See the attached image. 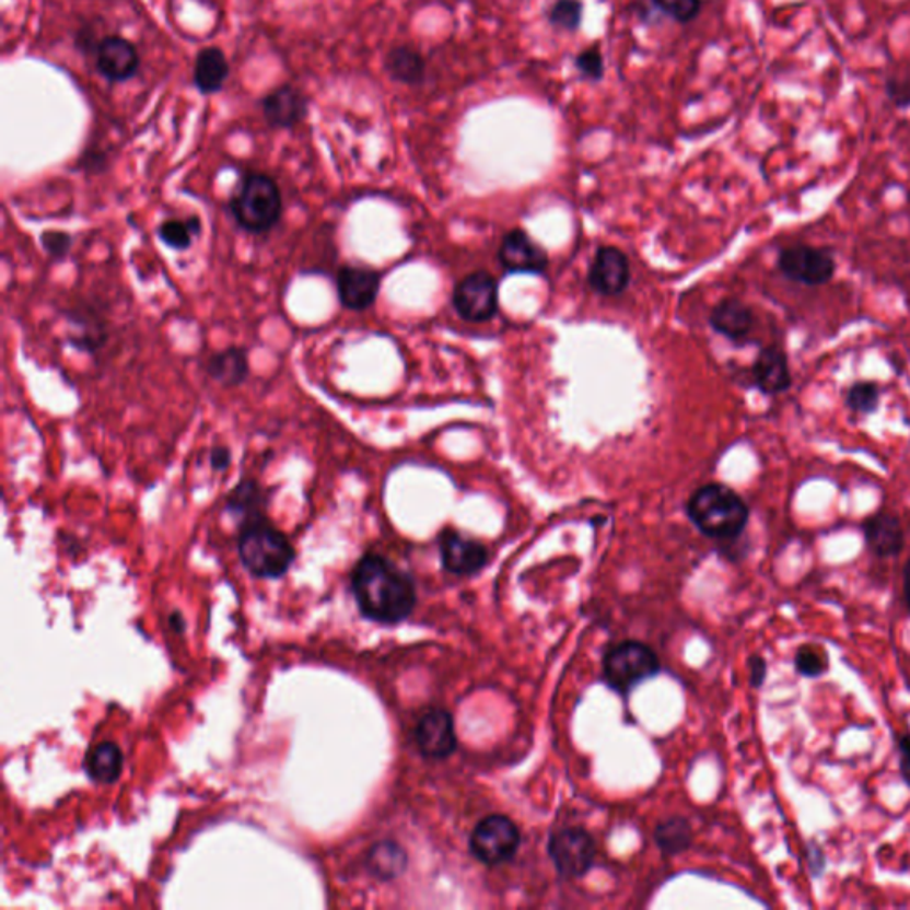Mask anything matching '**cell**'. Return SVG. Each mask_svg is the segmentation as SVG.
Segmentation results:
<instances>
[{
  "label": "cell",
  "instance_id": "obj_17",
  "mask_svg": "<svg viewBox=\"0 0 910 910\" xmlns=\"http://www.w3.org/2000/svg\"><path fill=\"white\" fill-rule=\"evenodd\" d=\"M261 109L270 127L290 128L295 127L306 116L308 102L298 88L283 84L270 91L261 102Z\"/></svg>",
  "mask_w": 910,
  "mask_h": 910
},
{
  "label": "cell",
  "instance_id": "obj_23",
  "mask_svg": "<svg viewBox=\"0 0 910 910\" xmlns=\"http://www.w3.org/2000/svg\"><path fill=\"white\" fill-rule=\"evenodd\" d=\"M266 502V493L260 483L255 479H244L232 489V493L228 497L226 509L232 512L233 516L242 517L244 522H247L253 517L264 516Z\"/></svg>",
  "mask_w": 910,
  "mask_h": 910
},
{
  "label": "cell",
  "instance_id": "obj_27",
  "mask_svg": "<svg viewBox=\"0 0 910 910\" xmlns=\"http://www.w3.org/2000/svg\"><path fill=\"white\" fill-rule=\"evenodd\" d=\"M882 389L875 381H858L850 386L844 404L855 415H872L880 406Z\"/></svg>",
  "mask_w": 910,
  "mask_h": 910
},
{
  "label": "cell",
  "instance_id": "obj_35",
  "mask_svg": "<svg viewBox=\"0 0 910 910\" xmlns=\"http://www.w3.org/2000/svg\"><path fill=\"white\" fill-rule=\"evenodd\" d=\"M233 454L228 446H215L209 455L210 468L213 471H226L232 466Z\"/></svg>",
  "mask_w": 910,
  "mask_h": 910
},
{
  "label": "cell",
  "instance_id": "obj_18",
  "mask_svg": "<svg viewBox=\"0 0 910 910\" xmlns=\"http://www.w3.org/2000/svg\"><path fill=\"white\" fill-rule=\"evenodd\" d=\"M863 532L870 551L884 559L900 553L906 545V534L900 520L891 512H877L867 517Z\"/></svg>",
  "mask_w": 910,
  "mask_h": 910
},
{
  "label": "cell",
  "instance_id": "obj_12",
  "mask_svg": "<svg viewBox=\"0 0 910 910\" xmlns=\"http://www.w3.org/2000/svg\"><path fill=\"white\" fill-rule=\"evenodd\" d=\"M96 70L110 82L132 79L139 70L138 48L121 36H107L96 47Z\"/></svg>",
  "mask_w": 910,
  "mask_h": 910
},
{
  "label": "cell",
  "instance_id": "obj_15",
  "mask_svg": "<svg viewBox=\"0 0 910 910\" xmlns=\"http://www.w3.org/2000/svg\"><path fill=\"white\" fill-rule=\"evenodd\" d=\"M630 281V266L616 247H602L594 258L588 283L603 295L621 294Z\"/></svg>",
  "mask_w": 910,
  "mask_h": 910
},
{
  "label": "cell",
  "instance_id": "obj_28",
  "mask_svg": "<svg viewBox=\"0 0 910 910\" xmlns=\"http://www.w3.org/2000/svg\"><path fill=\"white\" fill-rule=\"evenodd\" d=\"M690 838H692L690 825L681 818L664 821L656 829V843H658L660 849L667 853L681 852V850L687 849L690 844Z\"/></svg>",
  "mask_w": 910,
  "mask_h": 910
},
{
  "label": "cell",
  "instance_id": "obj_26",
  "mask_svg": "<svg viewBox=\"0 0 910 910\" xmlns=\"http://www.w3.org/2000/svg\"><path fill=\"white\" fill-rule=\"evenodd\" d=\"M199 233L201 221L196 215L189 219H166L156 228V237L175 252H187Z\"/></svg>",
  "mask_w": 910,
  "mask_h": 910
},
{
  "label": "cell",
  "instance_id": "obj_9",
  "mask_svg": "<svg viewBox=\"0 0 910 910\" xmlns=\"http://www.w3.org/2000/svg\"><path fill=\"white\" fill-rule=\"evenodd\" d=\"M550 858L560 875L580 877L594 861L596 847L591 836L582 829H564L550 841Z\"/></svg>",
  "mask_w": 910,
  "mask_h": 910
},
{
  "label": "cell",
  "instance_id": "obj_24",
  "mask_svg": "<svg viewBox=\"0 0 910 910\" xmlns=\"http://www.w3.org/2000/svg\"><path fill=\"white\" fill-rule=\"evenodd\" d=\"M384 68L394 81L402 84H418L425 73V61L423 57L409 47H397L389 50L384 59Z\"/></svg>",
  "mask_w": 910,
  "mask_h": 910
},
{
  "label": "cell",
  "instance_id": "obj_4",
  "mask_svg": "<svg viewBox=\"0 0 910 910\" xmlns=\"http://www.w3.org/2000/svg\"><path fill=\"white\" fill-rule=\"evenodd\" d=\"M228 209L244 232L255 235L269 232L283 213L280 187L264 173H249L233 190Z\"/></svg>",
  "mask_w": 910,
  "mask_h": 910
},
{
  "label": "cell",
  "instance_id": "obj_10",
  "mask_svg": "<svg viewBox=\"0 0 910 910\" xmlns=\"http://www.w3.org/2000/svg\"><path fill=\"white\" fill-rule=\"evenodd\" d=\"M381 289L377 270L361 266H343L337 272V295L341 306L363 312L375 303Z\"/></svg>",
  "mask_w": 910,
  "mask_h": 910
},
{
  "label": "cell",
  "instance_id": "obj_16",
  "mask_svg": "<svg viewBox=\"0 0 910 910\" xmlns=\"http://www.w3.org/2000/svg\"><path fill=\"white\" fill-rule=\"evenodd\" d=\"M500 261L511 272H542L548 255L523 230H512L503 238Z\"/></svg>",
  "mask_w": 910,
  "mask_h": 910
},
{
  "label": "cell",
  "instance_id": "obj_7",
  "mask_svg": "<svg viewBox=\"0 0 910 910\" xmlns=\"http://www.w3.org/2000/svg\"><path fill=\"white\" fill-rule=\"evenodd\" d=\"M520 830L514 821L505 816L494 815L483 818L469 839V847L475 858L483 864L505 863L516 853L520 847Z\"/></svg>",
  "mask_w": 910,
  "mask_h": 910
},
{
  "label": "cell",
  "instance_id": "obj_33",
  "mask_svg": "<svg viewBox=\"0 0 910 910\" xmlns=\"http://www.w3.org/2000/svg\"><path fill=\"white\" fill-rule=\"evenodd\" d=\"M574 62H576V68H579L580 73L585 79H591V81H599L602 79L605 65H603V56L599 52V48L593 47L583 50V52L576 56V61Z\"/></svg>",
  "mask_w": 910,
  "mask_h": 910
},
{
  "label": "cell",
  "instance_id": "obj_25",
  "mask_svg": "<svg viewBox=\"0 0 910 910\" xmlns=\"http://www.w3.org/2000/svg\"><path fill=\"white\" fill-rule=\"evenodd\" d=\"M406 864H408V855L394 841H383L370 850V872L383 880L398 877L406 870Z\"/></svg>",
  "mask_w": 910,
  "mask_h": 910
},
{
  "label": "cell",
  "instance_id": "obj_2",
  "mask_svg": "<svg viewBox=\"0 0 910 910\" xmlns=\"http://www.w3.org/2000/svg\"><path fill=\"white\" fill-rule=\"evenodd\" d=\"M238 555L242 565L256 579H280L295 559L294 546L266 516L244 522Z\"/></svg>",
  "mask_w": 910,
  "mask_h": 910
},
{
  "label": "cell",
  "instance_id": "obj_38",
  "mask_svg": "<svg viewBox=\"0 0 910 910\" xmlns=\"http://www.w3.org/2000/svg\"><path fill=\"white\" fill-rule=\"evenodd\" d=\"M903 593H906L907 605L910 608V560L907 562L906 571H903Z\"/></svg>",
  "mask_w": 910,
  "mask_h": 910
},
{
  "label": "cell",
  "instance_id": "obj_6",
  "mask_svg": "<svg viewBox=\"0 0 910 910\" xmlns=\"http://www.w3.org/2000/svg\"><path fill=\"white\" fill-rule=\"evenodd\" d=\"M778 269L786 280L804 287H821L835 278L836 258L825 247L795 244L779 253Z\"/></svg>",
  "mask_w": 910,
  "mask_h": 910
},
{
  "label": "cell",
  "instance_id": "obj_29",
  "mask_svg": "<svg viewBox=\"0 0 910 910\" xmlns=\"http://www.w3.org/2000/svg\"><path fill=\"white\" fill-rule=\"evenodd\" d=\"M583 4L580 0H557L548 11L550 24L564 31H576L582 22Z\"/></svg>",
  "mask_w": 910,
  "mask_h": 910
},
{
  "label": "cell",
  "instance_id": "obj_34",
  "mask_svg": "<svg viewBox=\"0 0 910 910\" xmlns=\"http://www.w3.org/2000/svg\"><path fill=\"white\" fill-rule=\"evenodd\" d=\"M886 93L889 98H891L892 104L896 107H901V109H906V107H910V81L909 79H898V77H892V79H887L886 82Z\"/></svg>",
  "mask_w": 910,
  "mask_h": 910
},
{
  "label": "cell",
  "instance_id": "obj_32",
  "mask_svg": "<svg viewBox=\"0 0 910 910\" xmlns=\"http://www.w3.org/2000/svg\"><path fill=\"white\" fill-rule=\"evenodd\" d=\"M71 238L70 233L59 232V230H47L42 235V246L48 256H52L54 260H65L70 255Z\"/></svg>",
  "mask_w": 910,
  "mask_h": 910
},
{
  "label": "cell",
  "instance_id": "obj_31",
  "mask_svg": "<svg viewBox=\"0 0 910 910\" xmlns=\"http://www.w3.org/2000/svg\"><path fill=\"white\" fill-rule=\"evenodd\" d=\"M660 10L678 22H690L701 11V0H654Z\"/></svg>",
  "mask_w": 910,
  "mask_h": 910
},
{
  "label": "cell",
  "instance_id": "obj_21",
  "mask_svg": "<svg viewBox=\"0 0 910 910\" xmlns=\"http://www.w3.org/2000/svg\"><path fill=\"white\" fill-rule=\"evenodd\" d=\"M228 75L230 65L221 48H203L196 57L195 84L203 95H212L223 90Z\"/></svg>",
  "mask_w": 910,
  "mask_h": 910
},
{
  "label": "cell",
  "instance_id": "obj_3",
  "mask_svg": "<svg viewBox=\"0 0 910 910\" xmlns=\"http://www.w3.org/2000/svg\"><path fill=\"white\" fill-rule=\"evenodd\" d=\"M688 516L693 525L713 539H735L749 522V508L736 491L724 483H708L688 500Z\"/></svg>",
  "mask_w": 910,
  "mask_h": 910
},
{
  "label": "cell",
  "instance_id": "obj_20",
  "mask_svg": "<svg viewBox=\"0 0 910 910\" xmlns=\"http://www.w3.org/2000/svg\"><path fill=\"white\" fill-rule=\"evenodd\" d=\"M207 374L224 388H235L249 375V355L246 347L232 346L215 352L207 363Z\"/></svg>",
  "mask_w": 910,
  "mask_h": 910
},
{
  "label": "cell",
  "instance_id": "obj_13",
  "mask_svg": "<svg viewBox=\"0 0 910 910\" xmlns=\"http://www.w3.org/2000/svg\"><path fill=\"white\" fill-rule=\"evenodd\" d=\"M417 744L427 758L441 759L454 752V719L445 710H429L418 722Z\"/></svg>",
  "mask_w": 910,
  "mask_h": 910
},
{
  "label": "cell",
  "instance_id": "obj_14",
  "mask_svg": "<svg viewBox=\"0 0 910 910\" xmlns=\"http://www.w3.org/2000/svg\"><path fill=\"white\" fill-rule=\"evenodd\" d=\"M441 560L446 571L454 574L479 573L488 564L489 553L479 540L460 536L457 532H446L441 539Z\"/></svg>",
  "mask_w": 910,
  "mask_h": 910
},
{
  "label": "cell",
  "instance_id": "obj_8",
  "mask_svg": "<svg viewBox=\"0 0 910 910\" xmlns=\"http://www.w3.org/2000/svg\"><path fill=\"white\" fill-rule=\"evenodd\" d=\"M454 306L469 323H486L498 310V284L488 272L466 276L454 290Z\"/></svg>",
  "mask_w": 910,
  "mask_h": 910
},
{
  "label": "cell",
  "instance_id": "obj_22",
  "mask_svg": "<svg viewBox=\"0 0 910 910\" xmlns=\"http://www.w3.org/2000/svg\"><path fill=\"white\" fill-rule=\"evenodd\" d=\"M84 768L91 781L113 784L124 772V752L113 742L95 745L85 756Z\"/></svg>",
  "mask_w": 910,
  "mask_h": 910
},
{
  "label": "cell",
  "instance_id": "obj_19",
  "mask_svg": "<svg viewBox=\"0 0 910 910\" xmlns=\"http://www.w3.org/2000/svg\"><path fill=\"white\" fill-rule=\"evenodd\" d=\"M710 323L722 337L730 338L735 343H744L756 326V315L750 306L738 299H724L711 312Z\"/></svg>",
  "mask_w": 910,
  "mask_h": 910
},
{
  "label": "cell",
  "instance_id": "obj_36",
  "mask_svg": "<svg viewBox=\"0 0 910 910\" xmlns=\"http://www.w3.org/2000/svg\"><path fill=\"white\" fill-rule=\"evenodd\" d=\"M898 750H900L901 775L910 786V735L901 736L898 739Z\"/></svg>",
  "mask_w": 910,
  "mask_h": 910
},
{
  "label": "cell",
  "instance_id": "obj_30",
  "mask_svg": "<svg viewBox=\"0 0 910 910\" xmlns=\"http://www.w3.org/2000/svg\"><path fill=\"white\" fill-rule=\"evenodd\" d=\"M827 653L816 645H802L801 650L796 651L795 667L802 676L818 678L827 670Z\"/></svg>",
  "mask_w": 910,
  "mask_h": 910
},
{
  "label": "cell",
  "instance_id": "obj_37",
  "mask_svg": "<svg viewBox=\"0 0 910 910\" xmlns=\"http://www.w3.org/2000/svg\"><path fill=\"white\" fill-rule=\"evenodd\" d=\"M765 676H767L765 660L761 656L750 658V682H752V687H759L765 681Z\"/></svg>",
  "mask_w": 910,
  "mask_h": 910
},
{
  "label": "cell",
  "instance_id": "obj_11",
  "mask_svg": "<svg viewBox=\"0 0 910 910\" xmlns=\"http://www.w3.org/2000/svg\"><path fill=\"white\" fill-rule=\"evenodd\" d=\"M752 381L754 386L768 397L786 394L793 384L786 351L779 346L763 347L754 360Z\"/></svg>",
  "mask_w": 910,
  "mask_h": 910
},
{
  "label": "cell",
  "instance_id": "obj_1",
  "mask_svg": "<svg viewBox=\"0 0 910 910\" xmlns=\"http://www.w3.org/2000/svg\"><path fill=\"white\" fill-rule=\"evenodd\" d=\"M352 593L361 614L380 625H397L417 603L415 583L381 555H365L352 573Z\"/></svg>",
  "mask_w": 910,
  "mask_h": 910
},
{
  "label": "cell",
  "instance_id": "obj_5",
  "mask_svg": "<svg viewBox=\"0 0 910 910\" xmlns=\"http://www.w3.org/2000/svg\"><path fill=\"white\" fill-rule=\"evenodd\" d=\"M658 668L654 651L640 642H622L611 648L603 662V674L608 687L621 693L630 692L640 681L658 673Z\"/></svg>",
  "mask_w": 910,
  "mask_h": 910
}]
</instances>
